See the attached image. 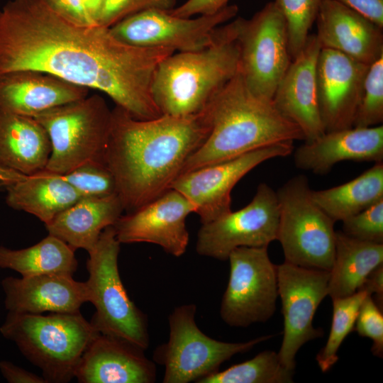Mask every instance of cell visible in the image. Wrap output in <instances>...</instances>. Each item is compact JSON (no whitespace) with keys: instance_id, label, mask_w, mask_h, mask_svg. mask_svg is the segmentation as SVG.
I'll return each instance as SVG.
<instances>
[{"instance_id":"cell-20","label":"cell","mask_w":383,"mask_h":383,"mask_svg":"<svg viewBox=\"0 0 383 383\" xmlns=\"http://www.w3.org/2000/svg\"><path fill=\"white\" fill-rule=\"evenodd\" d=\"M1 284L5 294V308L11 313L76 312L89 301L86 282L76 281L69 275L6 277Z\"/></svg>"},{"instance_id":"cell-19","label":"cell","mask_w":383,"mask_h":383,"mask_svg":"<svg viewBox=\"0 0 383 383\" xmlns=\"http://www.w3.org/2000/svg\"><path fill=\"white\" fill-rule=\"evenodd\" d=\"M145 350L99 333L84 352L74 377L80 383H153L156 367Z\"/></svg>"},{"instance_id":"cell-15","label":"cell","mask_w":383,"mask_h":383,"mask_svg":"<svg viewBox=\"0 0 383 383\" xmlns=\"http://www.w3.org/2000/svg\"><path fill=\"white\" fill-rule=\"evenodd\" d=\"M294 142L262 147L238 157L179 174L170 189L187 198L196 207L201 224L211 222L231 210V192L247 173L270 159L291 155Z\"/></svg>"},{"instance_id":"cell-30","label":"cell","mask_w":383,"mask_h":383,"mask_svg":"<svg viewBox=\"0 0 383 383\" xmlns=\"http://www.w3.org/2000/svg\"><path fill=\"white\" fill-rule=\"evenodd\" d=\"M294 371L286 368L278 353L264 350L252 359L218 371L197 383H289Z\"/></svg>"},{"instance_id":"cell-11","label":"cell","mask_w":383,"mask_h":383,"mask_svg":"<svg viewBox=\"0 0 383 383\" xmlns=\"http://www.w3.org/2000/svg\"><path fill=\"white\" fill-rule=\"evenodd\" d=\"M230 274L220 316L232 327L265 323L274 313L279 296L277 265L267 248L240 247L228 257Z\"/></svg>"},{"instance_id":"cell-34","label":"cell","mask_w":383,"mask_h":383,"mask_svg":"<svg viewBox=\"0 0 383 383\" xmlns=\"http://www.w3.org/2000/svg\"><path fill=\"white\" fill-rule=\"evenodd\" d=\"M62 176L82 198L116 194L114 178L104 165L87 163Z\"/></svg>"},{"instance_id":"cell-9","label":"cell","mask_w":383,"mask_h":383,"mask_svg":"<svg viewBox=\"0 0 383 383\" xmlns=\"http://www.w3.org/2000/svg\"><path fill=\"white\" fill-rule=\"evenodd\" d=\"M196 312L195 304H184L175 307L168 317V341L157 346L152 356L155 362L165 367L163 383H197L219 371L233 355L273 337L267 335L241 343L220 341L199 329Z\"/></svg>"},{"instance_id":"cell-18","label":"cell","mask_w":383,"mask_h":383,"mask_svg":"<svg viewBox=\"0 0 383 383\" xmlns=\"http://www.w3.org/2000/svg\"><path fill=\"white\" fill-rule=\"evenodd\" d=\"M321 48L316 35H309L304 48L292 59L272 98L277 109L300 128L305 142L325 133L316 85V62Z\"/></svg>"},{"instance_id":"cell-37","label":"cell","mask_w":383,"mask_h":383,"mask_svg":"<svg viewBox=\"0 0 383 383\" xmlns=\"http://www.w3.org/2000/svg\"><path fill=\"white\" fill-rule=\"evenodd\" d=\"M354 329L359 335L372 340L371 351L379 358L383 357V316L372 296L367 294L362 302Z\"/></svg>"},{"instance_id":"cell-3","label":"cell","mask_w":383,"mask_h":383,"mask_svg":"<svg viewBox=\"0 0 383 383\" xmlns=\"http://www.w3.org/2000/svg\"><path fill=\"white\" fill-rule=\"evenodd\" d=\"M204 109L210 133L187 159L180 174L267 145L304 140L300 128L284 117L272 100L252 93L239 71Z\"/></svg>"},{"instance_id":"cell-26","label":"cell","mask_w":383,"mask_h":383,"mask_svg":"<svg viewBox=\"0 0 383 383\" xmlns=\"http://www.w3.org/2000/svg\"><path fill=\"white\" fill-rule=\"evenodd\" d=\"M5 186L9 206L45 224L82 198L62 174L45 169Z\"/></svg>"},{"instance_id":"cell-35","label":"cell","mask_w":383,"mask_h":383,"mask_svg":"<svg viewBox=\"0 0 383 383\" xmlns=\"http://www.w3.org/2000/svg\"><path fill=\"white\" fill-rule=\"evenodd\" d=\"M343 222L342 232L353 238L383 244V199Z\"/></svg>"},{"instance_id":"cell-24","label":"cell","mask_w":383,"mask_h":383,"mask_svg":"<svg viewBox=\"0 0 383 383\" xmlns=\"http://www.w3.org/2000/svg\"><path fill=\"white\" fill-rule=\"evenodd\" d=\"M123 207L116 194L102 197H84L45 224L48 234L67 243L74 250L89 252L102 231L113 226Z\"/></svg>"},{"instance_id":"cell-16","label":"cell","mask_w":383,"mask_h":383,"mask_svg":"<svg viewBox=\"0 0 383 383\" xmlns=\"http://www.w3.org/2000/svg\"><path fill=\"white\" fill-rule=\"evenodd\" d=\"M195 211V206L187 198L170 189L137 209L122 214L113 226L121 244L152 243L178 257L186 252L189 243L186 219Z\"/></svg>"},{"instance_id":"cell-32","label":"cell","mask_w":383,"mask_h":383,"mask_svg":"<svg viewBox=\"0 0 383 383\" xmlns=\"http://www.w3.org/2000/svg\"><path fill=\"white\" fill-rule=\"evenodd\" d=\"M323 0H275L283 15L292 60L304 48Z\"/></svg>"},{"instance_id":"cell-36","label":"cell","mask_w":383,"mask_h":383,"mask_svg":"<svg viewBox=\"0 0 383 383\" xmlns=\"http://www.w3.org/2000/svg\"><path fill=\"white\" fill-rule=\"evenodd\" d=\"M176 0H104L97 24L110 28L138 12L150 9H172Z\"/></svg>"},{"instance_id":"cell-21","label":"cell","mask_w":383,"mask_h":383,"mask_svg":"<svg viewBox=\"0 0 383 383\" xmlns=\"http://www.w3.org/2000/svg\"><path fill=\"white\" fill-rule=\"evenodd\" d=\"M315 22L323 48L367 65L383 55L382 28L337 0H323Z\"/></svg>"},{"instance_id":"cell-27","label":"cell","mask_w":383,"mask_h":383,"mask_svg":"<svg viewBox=\"0 0 383 383\" xmlns=\"http://www.w3.org/2000/svg\"><path fill=\"white\" fill-rule=\"evenodd\" d=\"M383 264V244L360 240L335 231L334 259L328 296L331 299L357 292L368 274Z\"/></svg>"},{"instance_id":"cell-33","label":"cell","mask_w":383,"mask_h":383,"mask_svg":"<svg viewBox=\"0 0 383 383\" xmlns=\"http://www.w3.org/2000/svg\"><path fill=\"white\" fill-rule=\"evenodd\" d=\"M383 122V55L370 65L353 127L368 128Z\"/></svg>"},{"instance_id":"cell-22","label":"cell","mask_w":383,"mask_h":383,"mask_svg":"<svg viewBox=\"0 0 383 383\" xmlns=\"http://www.w3.org/2000/svg\"><path fill=\"white\" fill-rule=\"evenodd\" d=\"M295 166L316 174H326L345 161L383 162V126L326 132L294 149Z\"/></svg>"},{"instance_id":"cell-29","label":"cell","mask_w":383,"mask_h":383,"mask_svg":"<svg viewBox=\"0 0 383 383\" xmlns=\"http://www.w3.org/2000/svg\"><path fill=\"white\" fill-rule=\"evenodd\" d=\"M74 251L61 239L48 234L26 248L0 246V268L11 269L23 277L48 274L72 276L77 269Z\"/></svg>"},{"instance_id":"cell-28","label":"cell","mask_w":383,"mask_h":383,"mask_svg":"<svg viewBox=\"0 0 383 383\" xmlns=\"http://www.w3.org/2000/svg\"><path fill=\"white\" fill-rule=\"evenodd\" d=\"M311 197L334 221H343L383 199V162L344 184L311 190Z\"/></svg>"},{"instance_id":"cell-6","label":"cell","mask_w":383,"mask_h":383,"mask_svg":"<svg viewBox=\"0 0 383 383\" xmlns=\"http://www.w3.org/2000/svg\"><path fill=\"white\" fill-rule=\"evenodd\" d=\"M111 115L104 99L93 94L35 116L51 142L45 170L63 175L87 163L106 165Z\"/></svg>"},{"instance_id":"cell-41","label":"cell","mask_w":383,"mask_h":383,"mask_svg":"<svg viewBox=\"0 0 383 383\" xmlns=\"http://www.w3.org/2000/svg\"><path fill=\"white\" fill-rule=\"evenodd\" d=\"M0 372L9 383H47L43 377L23 369L9 361H0Z\"/></svg>"},{"instance_id":"cell-4","label":"cell","mask_w":383,"mask_h":383,"mask_svg":"<svg viewBox=\"0 0 383 383\" xmlns=\"http://www.w3.org/2000/svg\"><path fill=\"white\" fill-rule=\"evenodd\" d=\"M240 19L219 26L207 46L174 52L160 64L152 94L162 114L185 116L201 112L236 74Z\"/></svg>"},{"instance_id":"cell-31","label":"cell","mask_w":383,"mask_h":383,"mask_svg":"<svg viewBox=\"0 0 383 383\" xmlns=\"http://www.w3.org/2000/svg\"><path fill=\"white\" fill-rule=\"evenodd\" d=\"M367 294L366 291L358 290L352 295L332 299L331 331L326 345L316 357L323 372L329 370L338 361V351L345 338L354 329L359 309Z\"/></svg>"},{"instance_id":"cell-12","label":"cell","mask_w":383,"mask_h":383,"mask_svg":"<svg viewBox=\"0 0 383 383\" xmlns=\"http://www.w3.org/2000/svg\"><path fill=\"white\" fill-rule=\"evenodd\" d=\"M236 5L213 14L179 17L170 10L150 9L134 13L109 28L119 40L134 46L160 48L174 52L201 49L213 39L219 26L234 18Z\"/></svg>"},{"instance_id":"cell-42","label":"cell","mask_w":383,"mask_h":383,"mask_svg":"<svg viewBox=\"0 0 383 383\" xmlns=\"http://www.w3.org/2000/svg\"><path fill=\"white\" fill-rule=\"evenodd\" d=\"M359 290L366 291L371 296H376V304L382 309L383 301V264L374 269L366 277Z\"/></svg>"},{"instance_id":"cell-1","label":"cell","mask_w":383,"mask_h":383,"mask_svg":"<svg viewBox=\"0 0 383 383\" xmlns=\"http://www.w3.org/2000/svg\"><path fill=\"white\" fill-rule=\"evenodd\" d=\"M174 51L126 44L109 28L73 23L43 0H9L0 10V74L41 72L98 90L133 118L162 115L152 87Z\"/></svg>"},{"instance_id":"cell-25","label":"cell","mask_w":383,"mask_h":383,"mask_svg":"<svg viewBox=\"0 0 383 383\" xmlns=\"http://www.w3.org/2000/svg\"><path fill=\"white\" fill-rule=\"evenodd\" d=\"M51 151L47 131L34 117L0 110V165L30 175L45 169Z\"/></svg>"},{"instance_id":"cell-40","label":"cell","mask_w":383,"mask_h":383,"mask_svg":"<svg viewBox=\"0 0 383 383\" xmlns=\"http://www.w3.org/2000/svg\"><path fill=\"white\" fill-rule=\"evenodd\" d=\"M383 28V0H337Z\"/></svg>"},{"instance_id":"cell-13","label":"cell","mask_w":383,"mask_h":383,"mask_svg":"<svg viewBox=\"0 0 383 383\" xmlns=\"http://www.w3.org/2000/svg\"><path fill=\"white\" fill-rule=\"evenodd\" d=\"M278 221L276 192L261 183L247 206L201 224L196 251L201 256L227 260L229 254L240 247L267 248L277 238Z\"/></svg>"},{"instance_id":"cell-8","label":"cell","mask_w":383,"mask_h":383,"mask_svg":"<svg viewBox=\"0 0 383 383\" xmlns=\"http://www.w3.org/2000/svg\"><path fill=\"white\" fill-rule=\"evenodd\" d=\"M279 206L277 238L284 262L330 271L334 259V221L311 197L307 177L294 176L276 192Z\"/></svg>"},{"instance_id":"cell-2","label":"cell","mask_w":383,"mask_h":383,"mask_svg":"<svg viewBox=\"0 0 383 383\" xmlns=\"http://www.w3.org/2000/svg\"><path fill=\"white\" fill-rule=\"evenodd\" d=\"M106 165L123 210L131 212L170 189L187 159L211 131L203 109L185 116L140 120L122 108L111 110Z\"/></svg>"},{"instance_id":"cell-17","label":"cell","mask_w":383,"mask_h":383,"mask_svg":"<svg viewBox=\"0 0 383 383\" xmlns=\"http://www.w3.org/2000/svg\"><path fill=\"white\" fill-rule=\"evenodd\" d=\"M369 66L338 51L321 48L316 85L325 133L353 127Z\"/></svg>"},{"instance_id":"cell-39","label":"cell","mask_w":383,"mask_h":383,"mask_svg":"<svg viewBox=\"0 0 383 383\" xmlns=\"http://www.w3.org/2000/svg\"><path fill=\"white\" fill-rule=\"evenodd\" d=\"M229 0H187L170 11L177 16L189 18L194 15L213 14L223 9Z\"/></svg>"},{"instance_id":"cell-10","label":"cell","mask_w":383,"mask_h":383,"mask_svg":"<svg viewBox=\"0 0 383 383\" xmlns=\"http://www.w3.org/2000/svg\"><path fill=\"white\" fill-rule=\"evenodd\" d=\"M238 40V71L247 87L272 100L292 60L286 22L274 1L267 4L250 19L241 18Z\"/></svg>"},{"instance_id":"cell-43","label":"cell","mask_w":383,"mask_h":383,"mask_svg":"<svg viewBox=\"0 0 383 383\" xmlns=\"http://www.w3.org/2000/svg\"><path fill=\"white\" fill-rule=\"evenodd\" d=\"M82 1L89 17L97 24L104 0H82Z\"/></svg>"},{"instance_id":"cell-14","label":"cell","mask_w":383,"mask_h":383,"mask_svg":"<svg viewBox=\"0 0 383 383\" xmlns=\"http://www.w3.org/2000/svg\"><path fill=\"white\" fill-rule=\"evenodd\" d=\"M277 273L284 319L278 355L284 366L294 371L299 350L324 334L322 328L313 326V319L319 304L328 296L330 272L284 262L277 265Z\"/></svg>"},{"instance_id":"cell-38","label":"cell","mask_w":383,"mask_h":383,"mask_svg":"<svg viewBox=\"0 0 383 383\" xmlns=\"http://www.w3.org/2000/svg\"><path fill=\"white\" fill-rule=\"evenodd\" d=\"M63 18L78 24L95 25L88 15L82 0H43Z\"/></svg>"},{"instance_id":"cell-23","label":"cell","mask_w":383,"mask_h":383,"mask_svg":"<svg viewBox=\"0 0 383 383\" xmlns=\"http://www.w3.org/2000/svg\"><path fill=\"white\" fill-rule=\"evenodd\" d=\"M89 89L50 74L21 70L0 74V110L35 117L82 99Z\"/></svg>"},{"instance_id":"cell-7","label":"cell","mask_w":383,"mask_h":383,"mask_svg":"<svg viewBox=\"0 0 383 383\" xmlns=\"http://www.w3.org/2000/svg\"><path fill=\"white\" fill-rule=\"evenodd\" d=\"M120 245L113 226H110L88 252L89 277L85 282L89 302L96 309L90 322L100 333L145 350L150 343L148 317L129 298L121 281L118 265Z\"/></svg>"},{"instance_id":"cell-5","label":"cell","mask_w":383,"mask_h":383,"mask_svg":"<svg viewBox=\"0 0 383 383\" xmlns=\"http://www.w3.org/2000/svg\"><path fill=\"white\" fill-rule=\"evenodd\" d=\"M1 335L42 372L47 382L67 383L100 333L79 311L48 315L8 312Z\"/></svg>"}]
</instances>
